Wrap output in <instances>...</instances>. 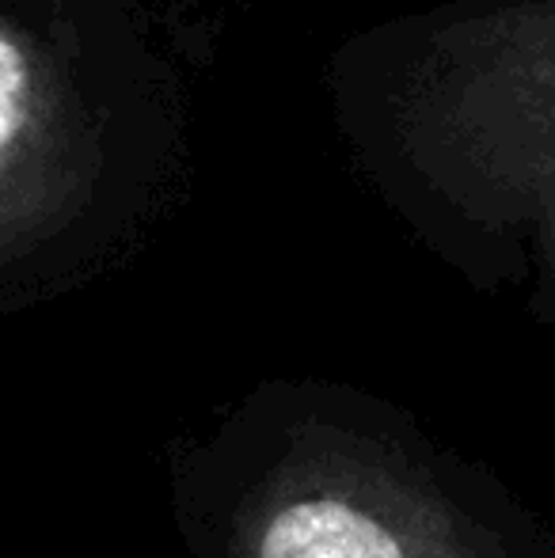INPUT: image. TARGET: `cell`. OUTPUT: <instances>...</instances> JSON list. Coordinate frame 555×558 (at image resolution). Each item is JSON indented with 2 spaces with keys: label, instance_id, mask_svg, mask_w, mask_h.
I'll list each match as a JSON object with an SVG mask.
<instances>
[{
  "label": "cell",
  "instance_id": "1",
  "mask_svg": "<svg viewBox=\"0 0 555 558\" xmlns=\"http://www.w3.org/2000/svg\"><path fill=\"white\" fill-rule=\"evenodd\" d=\"M194 558H555L518 501L377 399L263 388L179 471Z\"/></svg>",
  "mask_w": 555,
  "mask_h": 558
},
{
  "label": "cell",
  "instance_id": "2",
  "mask_svg": "<svg viewBox=\"0 0 555 558\" xmlns=\"http://www.w3.org/2000/svg\"><path fill=\"white\" fill-rule=\"evenodd\" d=\"M393 130L445 206L533 247L555 301V0H491L437 23Z\"/></svg>",
  "mask_w": 555,
  "mask_h": 558
},
{
  "label": "cell",
  "instance_id": "3",
  "mask_svg": "<svg viewBox=\"0 0 555 558\" xmlns=\"http://www.w3.org/2000/svg\"><path fill=\"white\" fill-rule=\"evenodd\" d=\"M99 137L50 43L0 15V266L58 235L88 206Z\"/></svg>",
  "mask_w": 555,
  "mask_h": 558
}]
</instances>
